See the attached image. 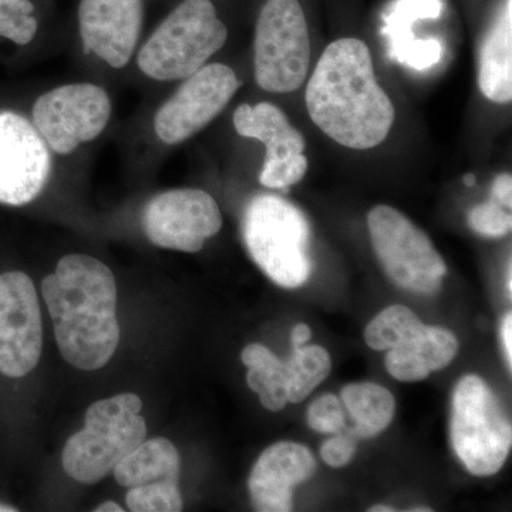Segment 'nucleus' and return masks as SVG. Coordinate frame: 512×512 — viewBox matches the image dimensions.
I'll list each match as a JSON object with an SVG mask.
<instances>
[{"label": "nucleus", "mask_w": 512, "mask_h": 512, "mask_svg": "<svg viewBox=\"0 0 512 512\" xmlns=\"http://www.w3.org/2000/svg\"><path fill=\"white\" fill-rule=\"evenodd\" d=\"M143 402L133 393L99 400L87 409L84 427L64 446L62 464L67 476L96 484L147 437L141 416Z\"/></svg>", "instance_id": "obj_4"}, {"label": "nucleus", "mask_w": 512, "mask_h": 512, "mask_svg": "<svg viewBox=\"0 0 512 512\" xmlns=\"http://www.w3.org/2000/svg\"><path fill=\"white\" fill-rule=\"evenodd\" d=\"M315 470V457L302 444L279 441L266 448L256 460L248 481L255 510L292 511L293 488L309 480Z\"/></svg>", "instance_id": "obj_17"}, {"label": "nucleus", "mask_w": 512, "mask_h": 512, "mask_svg": "<svg viewBox=\"0 0 512 512\" xmlns=\"http://www.w3.org/2000/svg\"><path fill=\"white\" fill-rule=\"evenodd\" d=\"M36 32L35 6L30 0H0V36L25 46Z\"/></svg>", "instance_id": "obj_25"}, {"label": "nucleus", "mask_w": 512, "mask_h": 512, "mask_svg": "<svg viewBox=\"0 0 512 512\" xmlns=\"http://www.w3.org/2000/svg\"><path fill=\"white\" fill-rule=\"evenodd\" d=\"M468 225L483 237H505L512 228L511 212L490 200L468 212Z\"/></svg>", "instance_id": "obj_26"}, {"label": "nucleus", "mask_w": 512, "mask_h": 512, "mask_svg": "<svg viewBox=\"0 0 512 512\" xmlns=\"http://www.w3.org/2000/svg\"><path fill=\"white\" fill-rule=\"evenodd\" d=\"M60 353L76 369L99 370L120 342L116 278L94 256H63L42 284Z\"/></svg>", "instance_id": "obj_2"}, {"label": "nucleus", "mask_w": 512, "mask_h": 512, "mask_svg": "<svg viewBox=\"0 0 512 512\" xmlns=\"http://www.w3.org/2000/svg\"><path fill=\"white\" fill-rule=\"evenodd\" d=\"M367 227L377 259L394 285L426 295L439 292L447 265L419 227L389 205L373 208Z\"/></svg>", "instance_id": "obj_9"}, {"label": "nucleus", "mask_w": 512, "mask_h": 512, "mask_svg": "<svg viewBox=\"0 0 512 512\" xmlns=\"http://www.w3.org/2000/svg\"><path fill=\"white\" fill-rule=\"evenodd\" d=\"M491 201L497 202L501 207L511 210L512 207V177L511 174H501L495 178Z\"/></svg>", "instance_id": "obj_29"}, {"label": "nucleus", "mask_w": 512, "mask_h": 512, "mask_svg": "<svg viewBox=\"0 0 512 512\" xmlns=\"http://www.w3.org/2000/svg\"><path fill=\"white\" fill-rule=\"evenodd\" d=\"M234 126L239 136L265 144L264 168L259 175L264 187L288 190L305 177L308 170V158L303 154L305 138L275 104L265 101L256 106L242 104L235 110Z\"/></svg>", "instance_id": "obj_14"}, {"label": "nucleus", "mask_w": 512, "mask_h": 512, "mask_svg": "<svg viewBox=\"0 0 512 512\" xmlns=\"http://www.w3.org/2000/svg\"><path fill=\"white\" fill-rule=\"evenodd\" d=\"M512 268H511V262L507 266V279H505V288H507V295L508 299H511L512 295Z\"/></svg>", "instance_id": "obj_33"}, {"label": "nucleus", "mask_w": 512, "mask_h": 512, "mask_svg": "<svg viewBox=\"0 0 512 512\" xmlns=\"http://www.w3.org/2000/svg\"><path fill=\"white\" fill-rule=\"evenodd\" d=\"M128 510L133 512H180L184 503L177 483H153L128 488Z\"/></svg>", "instance_id": "obj_24"}, {"label": "nucleus", "mask_w": 512, "mask_h": 512, "mask_svg": "<svg viewBox=\"0 0 512 512\" xmlns=\"http://www.w3.org/2000/svg\"><path fill=\"white\" fill-rule=\"evenodd\" d=\"M123 508L120 507L119 504L114 503V501H106V503L100 504L99 507L96 508V512H123Z\"/></svg>", "instance_id": "obj_32"}, {"label": "nucleus", "mask_w": 512, "mask_h": 512, "mask_svg": "<svg viewBox=\"0 0 512 512\" xmlns=\"http://www.w3.org/2000/svg\"><path fill=\"white\" fill-rule=\"evenodd\" d=\"M305 101L313 123L352 150L382 144L396 117L392 100L377 83L369 47L355 37L326 47L306 87Z\"/></svg>", "instance_id": "obj_1"}, {"label": "nucleus", "mask_w": 512, "mask_h": 512, "mask_svg": "<svg viewBox=\"0 0 512 512\" xmlns=\"http://www.w3.org/2000/svg\"><path fill=\"white\" fill-rule=\"evenodd\" d=\"M512 13L507 0L503 13L485 37L478 69V86L488 100L498 104L512 100Z\"/></svg>", "instance_id": "obj_19"}, {"label": "nucleus", "mask_w": 512, "mask_h": 512, "mask_svg": "<svg viewBox=\"0 0 512 512\" xmlns=\"http://www.w3.org/2000/svg\"><path fill=\"white\" fill-rule=\"evenodd\" d=\"M464 184H466L467 187H473V185L476 184V177H474L473 174L466 175V177H464Z\"/></svg>", "instance_id": "obj_35"}, {"label": "nucleus", "mask_w": 512, "mask_h": 512, "mask_svg": "<svg viewBox=\"0 0 512 512\" xmlns=\"http://www.w3.org/2000/svg\"><path fill=\"white\" fill-rule=\"evenodd\" d=\"M370 349L387 350L386 369L400 382H420L444 369L458 353V340L450 330L427 326L403 305L384 309L367 325Z\"/></svg>", "instance_id": "obj_7"}, {"label": "nucleus", "mask_w": 512, "mask_h": 512, "mask_svg": "<svg viewBox=\"0 0 512 512\" xmlns=\"http://www.w3.org/2000/svg\"><path fill=\"white\" fill-rule=\"evenodd\" d=\"M180 454L170 440H144L114 468L121 487L133 488L153 483H177L180 478Z\"/></svg>", "instance_id": "obj_20"}, {"label": "nucleus", "mask_w": 512, "mask_h": 512, "mask_svg": "<svg viewBox=\"0 0 512 512\" xmlns=\"http://www.w3.org/2000/svg\"><path fill=\"white\" fill-rule=\"evenodd\" d=\"M342 402L355 421V427L350 431L362 439L379 436L390 426L396 412L393 394L372 382L343 387Z\"/></svg>", "instance_id": "obj_21"}, {"label": "nucleus", "mask_w": 512, "mask_h": 512, "mask_svg": "<svg viewBox=\"0 0 512 512\" xmlns=\"http://www.w3.org/2000/svg\"><path fill=\"white\" fill-rule=\"evenodd\" d=\"M52 171L46 141L25 117L0 111V204H29L39 197Z\"/></svg>", "instance_id": "obj_15"}, {"label": "nucleus", "mask_w": 512, "mask_h": 512, "mask_svg": "<svg viewBox=\"0 0 512 512\" xmlns=\"http://www.w3.org/2000/svg\"><path fill=\"white\" fill-rule=\"evenodd\" d=\"M18 508L12 507V505L0 504V512H16Z\"/></svg>", "instance_id": "obj_36"}, {"label": "nucleus", "mask_w": 512, "mask_h": 512, "mask_svg": "<svg viewBox=\"0 0 512 512\" xmlns=\"http://www.w3.org/2000/svg\"><path fill=\"white\" fill-rule=\"evenodd\" d=\"M241 86L231 67L205 64L158 109L154 128L168 146L184 143L227 107Z\"/></svg>", "instance_id": "obj_11"}, {"label": "nucleus", "mask_w": 512, "mask_h": 512, "mask_svg": "<svg viewBox=\"0 0 512 512\" xmlns=\"http://www.w3.org/2000/svg\"><path fill=\"white\" fill-rule=\"evenodd\" d=\"M143 25V0H82L79 28L86 53L121 69L130 62Z\"/></svg>", "instance_id": "obj_16"}, {"label": "nucleus", "mask_w": 512, "mask_h": 512, "mask_svg": "<svg viewBox=\"0 0 512 512\" xmlns=\"http://www.w3.org/2000/svg\"><path fill=\"white\" fill-rule=\"evenodd\" d=\"M412 512H431L430 508H413Z\"/></svg>", "instance_id": "obj_37"}, {"label": "nucleus", "mask_w": 512, "mask_h": 512, "mask_svg": "<svg viewBox=\"0 0 512 512\" xmlns=\"http://www.w3.org/2000/svg\"><path fill=\"white\" fill-rule=\"evenodd\" d=\"M242 363L249 367L247 383L262 406L269 412H281L288 400L284 376V360L279 359L266 346L254 343L242 350Z\"/></svg>", "instance_id": "obj_22"}, {"label": "nucleus", "mask_w": 512, "mask_h": 512, "mask_svg": "<svg viewBox=\"0 0 512 512\" xmlns=\"http://www.w3.org/2000/svg\"><path fill=\"white\" fill-rule=\"evenodd\" d=\"M332 370L328 350L319 345L293 348L284 360V376L289 403H301L319 386Z\"/></svg>", "instance_id": "obj_23"}, {"label": "nucleus", "mask_w": 512, "mask_h": 512, "mask_svg": "<svg viewBox=\"0 0 512 512\" xmlns=\"http://www.w3.org/2000/svg\"><path fill=\"white\" fill-rule=\"evenodd\" d=\"M370 512H394L396 508L390 507V505H373L369 508Z\"/></svg>", "instance_id": "obj_34"}, {"label": "nucleus", "mask_w": 512, "mask_h": 512, "mask_svg": "<svg viewBox=\"0 0 512 512\" xmlns=\"http://www.w3.org/2000/svg\"><path fill=\"white\" fill-rule=\"evenodd\" d=\"M356 436L350 431L348 433H336L332 439L323 443L320 456L328 466L333 468H342L348 466L350 460L356 453Z\"/></svg>", "instance_id": "obj_28"}, {"label": "nucleus", "mask_w": 512, "mask_h": 512, "mask_svg": "<svg viewBox=\"0 0 512 512\" xmlns=\"http://www.w3.org/2000/svg\"><path fill=\"white\" fill-rule=\"evenodd\" d=\"M292 345L293 348H301V346L306 345V342H309V339L312 338V330L305 323H299L292 330Z\"/></svg>", "instance_id": "obj_31"}, {"label": "nucleus", "mask_w": 512, "mask_h": 512, "mask_svg": "<svg viewBox=\"0 0 512 512\" xmlns=\"http://www.w3.org/2000/svg\"><path fill=\"white\" fill-rule=\"evenodd\" d=\"M42 312L35 284L23 272L0 275V373L19 379L39 363Z\"/></svg>", "instance_id": "obj_13"}, {"label": "nucleus", "mask_w": 512, "mask_h": 512, "mask_svg": "<svg viewBox=\"0 0 512 512\" xmlns=\"http://www.w3.org/2000/svg\"><path fill=\"white\" fill-rule=\"evenodd\" d=\"M441 13L440 0H400L386 16L383 35L389 39L390 59L414 70H427L440 62L443 46L439 40H419L412 25L419 19H437Z\"/></svg>", "instance_id": "obj_18"}, {"label": "nucleus", "mask_w": 512, "mask_h": 512, "mask_svg": "<svg viewBox=\"0 0 512 512\" xmlns=\"http://www.w3.org/2000/svg\"><path fill=\"white\" fill-rule=\"evenodd\" d=\"M228 29L211 0H184L138 55V67L160 82L187 79L227 42Z\"/></svg>", "instance_id": "obj_5"}, {"label": "nucleus", "mask_w": 512, "mask_h": 512, "mask_svg": "<svg viewBox=\"0 0 512 512\" xmlns=\"http://www.w3.org/2000/svg\"><path fill=\"white\" fill-rule=\"evenodd\" d=\"M501 339H503L504 353L507 357L508 367H512V315L508 312L504 316L503 326H501Z\"/></svg>", "instance_id": "obj_30"}, {"label": "nucleus", "mask_w": 512, "mask_h": 512, "mask_svg": "<svg viewBox=\"0 0 512 512\" xmlns=\"http://www.w3.org/2000/svg\"><path fill=\"white\" fill-rule=\"evenodd\" d=\"M151 244L174 251L200 252L217 235L222 215L217 201L202 190H170L151 198L141 217Z\"/></svg>", "instance_id": "obj_12"}, {"label": "nucleus", "mask_w": 512, "mask_h": 512, "mask_svg": "<svg viewBox=\"0 0 512 512\" xmlns=\"http://www.w3.org/2000/svg\"><path fill=\"white\" fill-rule=\"evenodd\" d=\"M450 437L458 460L473 476H494L507 461L511 421L480 376L458 380L451 404Z\"/></svg>", "instance_id": "obj_6"}, {"label": "nucleus", "mask_w": 512, "mask_h": 512, "mask_svg": "<svg viewBox=\"0 0 512 512\" xmlns=\"http://www.w3.org/2000/svg\"><path fill=\"white\" fill-rule=\"evenodd\" d=\"M109 96L94 84H67L47 92L33 106L37 133L59 154L89 143L109 124Z\"/></svg>", "instance_id": "obj_10"}, {"label": "nucleus", "mask_w": 512, "mask_h": 512, "mask_svg": "<svg viewBox=\"0 0 512 512\" xmlns=\"http://www.w3.org/2000/svg\"><path fill=\"white\" fill-rule=\"evenodd\" d=\"M242 237L255 264L275 284L295 289L311 278V224L292 202L256 195L245 208Z\"/></svg>", "instance_id": "obj_3"}, {"label": "nucleus", "mask_w": 512, "mask_h": 512, "mask_svg": "<svg viewBox=\"0 0 512 512\" xmlns=\"http://www.w3.org/2000/svg\"><path fill=\"white\" fill-rule=\"evenodd\" d=\"M308 424L322 434H336L345 429V410L335 394H323L309 406Z\"/></svg>", "instance_id": "obj_27"}, {"label": "nucleus", "mask_w": 512, "mask_h": 512, "mask_svg": "<svg viewBox=\"0 0 512 512\" xmlns=\"http://www.w3.org/2000/svg\"><path fill=\"white\" fill-rule=\"evenodd\" d=\"M255 80L271 93H292L311 66V36L299 0H266L255 29Z\"/></svg>", "instance_id": "obj_8"}]
</instances>
